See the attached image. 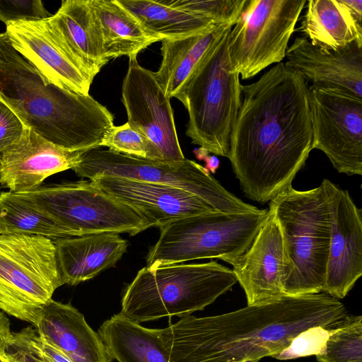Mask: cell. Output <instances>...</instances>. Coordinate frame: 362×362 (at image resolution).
Masks as SVG:
<instances>
[{"mask_svg": "<svg viewBox=\"0 0 362 362\" xmlns=\"http://www.w3.org/2000/svg\"><path fill=\"white\" fill-rule=\"evenodd\" d=\"M241 88L228 158L245 197L264 204L292 186L313 150L308 83L280 62Z\"/></svg>", "mask_w": 362, "mask_h": 362, "instance_id": "obj_1", "label": "cell"}, {"mask_svg": "<svg viewBox=\"0 0 362 362\" xmlns=\"http://www.w3.org/2000/svg\"><path fill=\"white\" fill-rule=\"evenodd\" d=\"M349 314L326 293L281 297L228 313L181 317L158 329L170 362H259L315 327H335Z\"/></svg>", "mask_w": 362, "mask_h": 362, "instance_id": "obj_2", "label": "cell"}, {"mask_svg": "<svg viewBox=\"0 0 362 362\" xmlns=\"http://www.w3.org/2000/svg\"><path fill=\"white\" fill-rule=\"evenodd\" d=\"M0 100L30 129L54 145L72 151L100 147L114 126V115L90 95L49 81L0 33Z\"/></svg>", "mask_w": 362, "mask_h": 362, "instance_id": "obj_3", "label": "cell"}, {"mask_svg": "<svg viewBox=\"0 0 362 362\" xmlns=\"http://www.w3.org/2000/svg\"><path fill=\"white\" fill-rule=\"evenodd\" d=\"M337 186L324 179L304 191L293 187L269 202L282 235L284 295L323 291L331 241L332 204Z\"/></svg>", "mask_w": 362, "mask_h": 362, "instance_id": "obj_4", "label": "cell"}, {"mask_svg": "<svg viewBox=\"0 0 362 362\" xmlns=\"http://www.w3.org/2000/svg\"><path fill=\"white\" fill-rule=\"evenodd\" d=\"M236 282L232 269L216 261L145 267L125 288L119 314L136 323L182 317L204 310Z\"/></svg>", "mask_w": 362, "mask_h": 362, "instance_id": "obj_5", "label": "cell"}, {"mask_svg": "<svg viewBox=\"0 0 362 362\" xmlns=\"http://www.w3.org/2000/svg\"><path fill=\"white\" fill-rule=\"evenodd\" d=\"M231 28L211 47L175 96L188 112L185 133L192 143L227 158L242 103L240 75L231 71L228 54Z\"/></svg>", "mask_w": 362, "mask_h": 362, "instance_id": "obj_6", "label": "cell"}, {"mask_svg": "<svg viewBox=\"0 0 362 362\" xmlns=\"http://www.w3.org/2000/svg\"><path fill=\"white\" fill-rule=\"evenodd\" d=\"M268 209L254 212L213 211L177 219L160 228L146 255V267L218 259L230 264L250 247Z\"/></svg>", "mask_w": 362, "mask_h": 362, "instance_id": "obj_7", "label": "cell"}, {"mask_svg": "<svg viewBox=\"0 0 362 362\" xmlns=\"http://www.w3.org/2000/svg\"><path fill=\"white\" fill-rule=\"evenodd\" d=\"M62 285L52 239L0 234V310L35 327Z\"/></svg>", "mask_w": 362, "mask_h": 362, "instance_id": "obj_8", "label": "cell"}, {"mask_svg": "<svg viewBox=\"0 0 362 362\" xmlns=\"http://www.w3.org/2000/svg\"><path fill=\"white\" fill-rule=\"evenodd\" d=\"M70 235L123 233L135 235L151 226L135 209L109 196L90 180L42 185L16 193Z\"/></svg>", "mask_w": 362, "mask_h": 362, "instance_id": "obj_9", "label": "cell"}, {"mask_svg": "<svg viewBox=\"0 0 362 362\" xmlns=\"http://www.w3.org/2000/svg\"><path fill=\"white\" fill-rule=\"evenodd\" d=\"M72 170L89 180L111 176L177 187L199 197L221 212H254L248 204L225 189L202 165L185 158L170 162L136 158L98 148L86 151Z\"/></svg>", "mask_w": 362, "mask_h": 362, "instance_id": "obj_10", "label": "cell"}, {"mask_svg": "<svg viewBox=\"0 0 362 362\" xmlns=\"http://www.w3.org/2000/svg\"><path fill=\"white\" fill-rule=\"evenodd\" d=\"M305 0H247L228 36L231 71L246 80L286 57Z\"/></svg>", "mask_w": 362, "mask_h": 362, "instance_id": "obj_11", "label": "cell"}, {"mask_svg": "<svg viewBox=\"0 0 362 362\" xmlns=\"http://www.w3.org/2000/svg\"><path fill=\"white\" fill-rule=\"evenodd\" d=\"M313 149L348 175H362V100L346 93L309 86Z\"/></svg>", "mask_w": 362, "mask_h": 362, "instance_id": "obj_12", "label": "cell"}, {"mask_svg": "<svg viewBox=\"0 0 362 362\" xmlns=\"http://www.w3.org/2000/svg\"><path fill=\"white\" fill-rule=\"evenodd\" d=\"M136 57H129L122 86L127 122L153 144L162 160H183L170 99L156 81L153 71L141 66Z\"/></svg>", "mask_w": 362, "mask_h": 362, "instance_id": "obj_13", "label": "cell"}, {"mask_svg": "<svg viewBox=\"0 0 362 362\" xmlns=\"http://www.w3.org/2000/svg\"><path fill=\"white\" fill-rule=\"evenodd\" d=\"M48 18L6 23L12 46L54 85L89 95L93 80L67 49Z\"/></svg>", "mask_w": 362, "mask_h": 362, "instance_id": "obj_14", "label": "cell"}, {"mask_svg": "<svg viewBox=\"0 0 362 362\" xmlns=\"http://www.w3.org/2000/svg\"><path fill=\"white\" fill-rule=\"evenodd\" d=\"M90 181L135 209L151 227L160 228L180 218L216 211L192 193L170 185L111 176H99Z\"/></svg>", "mask_w": 362, "mask_h": 362, "instance_id": "obj_15", "label": "cell"}, {"mask_svg": "<svg viewBox=\"0 0 362 362\" xmlns=\"http://www.w3.org/2000/svg\"><path fill=\"white\" fill-rule=\"evenodd\" d=\"M232 266L236 280L245 293L247 305L284 295L286 259L283 239L271 207L250 247Z\"/></svg>", "mask_w": 362, "mask_h": 362, "instance_id": "obj_16", "label": "cell"}, {"mask_svg": "<svg viewBox=\"0 0 362 362\" xmlns=\"http://www.w3.org/2000/svg\"><path fill=\"white\" fill-rule=\"evenodd\" d=\"M84 152L60 148L25 127L0 154L1 187L13 193L35 189L49 176L74 168Z\"/></svg>", "mask_w": 362, "mask_h": 362, "instance_id": "obj_17", "label": "cell"}, {"mask_svg": "<svg viewBox=\"0 0 362 362\" xmlns=\"http://www.w3.org/2000/svg\"><path fill=\"white\" fill-rule=\"evenodd\" d=\"M362 275V212L338 187L332 204L331 241L324 293L344 298Z\"/></svg>", "mask_w": 362, "mask_h": 362, "instance_id": "obj_18", "label": "cell"}, {"mask_svg": "<svg viewBox=\"0 0 362 362\" xmlns=\"http://www.w3.org/2000/svg\"><path fill=\"white\" fill-rule=\"evenodd\" d=\"M286 67L312 86L346 93L362 100V42L354 41L337 51H325L304 36L288 47Z\"/></svg>", "mask_w": 362, "mask_h": 362, "instance_id": "obj_19", "label": "cell"}, {"mask_svg": "<svg viewBox=\"0 0 362 362\" xmlns=\"http://www.w3.org/2000/svg\"><path fill=\"white\" fill-rule=\"evenodd\" d=\"M39 337L73 362H112L114 360L98 333L71 304L50 300L42 308L34 327Z\"/></svg>", "mask_w": 362, "mask_h": 362, "instance_id": "obj_20", "label": "cell"}, {"mask_svg": "<svg viewBox=\"0 0 362 362\" xmlns=\"http://www.w3.org/2000/svg\"><path fill=\"white\" fill-rule=\"evenodd\" d=\"M63 284L77 285L113 267L128 243L117 233H95L52 240Z\"/></svg>", "mask_w": 362, "mask_h": 362, "instance_id": "obj_21", "label": "cell"}, {"mask_svg": "<svg viewBox=\"0 0 362 362\" xmlns=\"http://www.w3.org/2000/svg\"><path fill=\"white\" fill-rule=\"evenodd\" d=\"M296 30L325 51L362 42V0H310Z\"/></svg>", "mask_w": 362, "mask_h": 362, "instance_id": "obj_22", "label": "cell"}, {"mask_svg": "<svg viewBox=\"0 0 362 362\" xmlns=\"http://www.w3.org/2000/svg\"><path fill=\"white\" fill-rule=\"evenodd\" d=\"M62 41L93 80L107 59L98 19L89 0H65L48 18Z\"/></svg>", "mask_w": 362, "mask_h": 362, "instance_id": "obj_23", "label": "cell"}, {"mask_svg": "<svg viewBox=\"0 0 362 362\" xmlns=\"http://www.w3.org/2000/svg\"><path fill=\"white\" fill-rule=\"evenodd\" d=\"M232 26L218 24L206 30L177 38H164L156 81L168 98H175L211 47Z\"/></svg>", "mask_w": 362, "mask_h": 362, "instance_id": "obj_24", "label": "cell"}, {"mask_svg": "<svg viewBox=\"0 0 362 362\" xmlns=\"http://www.w3.org/2000/svg\"><path fill=\"white\" fill-rule=\"evenodd\" d=\"M98 334L118 362H170L158 329L142 327L119 313L105 321Z\"/></svg>", "mask_w": 362, "mask_h": 362, "instance_id": "obj_25", "label": "cell"}, {"mask_svg": "<svg viewBox=\"0 0 362 362\" xmlns=\"http://www.w3.org/2000/svg\"><path fill=\"white\" fill-rule=\"evenodd\" d=\"M132 14L145 32L160 41L210 29L218 24L211 19L173 8L165 0H117Z\"/></svg>", "mask_w": 362, "mask_h": 362, "instance_id": "obj_26", "label": "cell"}, {"mask_svg": "<svg viewBox=\"0 0 362 362\" xmlns=\"http://www.w3.org/2000/svg\"><path fill=\"white\" fill-rule=\"evenodd\" d=\"M98 19L105 56L111 59L137 56L144 49L158 42L143 29L137 20L117 0H89Z\"/></svg>", "mask_w": 362, "mask_h": 362, "instance_id": "obj_27", "label": "cell"}, {"mask_svg": "<svg viewBox=\"0 0 362 362\" xmlns=\"http://www.w3.org/2000/svg\"><path fill=\"white\" fill-rule=\"evenodd\" d=\"M0 234L39 235L52 240L72 237L47 214L16 193H0Z\"/></svg>", "mask_w": 362, "mask_h": 362, "instance_id": "obj_28", "label": "cell"}, {"mask_svg": "<svg viewBox=\"0 0 362 362\" xmlns=\"http://www.w3.org/2000/svg\"><path fill=\"white\" fill-rule=\"evenodd\" d=\"M315 356L317 362H362V317L349 315Z\"/></svg>", "mask_w": 362, "mask_h": 362, "instance_id": "obj_29", "label": "cell"}, {"mask_svg": "<svg viewBox=\"0 0 362 362\" xmlns=\"http://www.w3.org/2000/svg\"><path fill=\"white\" fill-rule=\"evenodd\" d=\"M136 158L162 160L153 144L141 133L132 128L128 122L113 126L103 139L100 147Z\"/></svg>", "mask_w": 362, "mask_h": 362, "instance_id": "obj_30", "label": "cell"}, {"mask_svg": "<svg viewBox=\"0 0 362 362\" xmlns=\"http://www.w3.org/2000/svg\"><path fill=\"white\" fill-rule=\"evenodd\" d=\"M169 6L233 26L247 0H165Z\"/></svg>", "mask_w": 362, "mask_h": 362, "instance_id": "obj_31", "label": "cell"}, {"mask_svg": "<svg viewBox=\"0 0 362 362\" xmlns=\"http://www.w3.org/2000/svg\"><path fill=\"white\" fill-rule=\"evenodd\" d=\"M337 326H315L308 328L298 334L288 347L273 357L279 360H288L317 356L322 351L327 338Z\"/></svg>", "mask_w": 362, "mask_h": 362, "instance_id": "obj_32", "label": "cell"}, {"mask_svg": "<svg viewBox=\"0 0 362 362\" xmlns=\"http://www.w3.org/2000/svg\"><path fill=\"white\" fill-rule=\"evenodd\" d=\"M52 16L40 0H0V21L6 24L18 21H40Z\"/></svg>", "mask_w": 362, "mask_h": 362, "instance_id": "obj_33", "label": "cell"}, {"mask_svg": "<svg viewBox=\"0 0 362 362\" xmlns=\"http://www.w3.org/2000/svg\"><path fill=\"white\" fill-rule=\"evenodd\" d=\"M18 332L39 362H73L61 351L42 340L33 326Z\"/></svg>", "mask_w": 362, "mask_h": 362, "instance_id": "obj_34", "label": "cell"}, {"mask_svg": "<svg viewBox=\"0 0 362 362\" xmlns=\"http://www.w3.org/2000/svg\"><path fill=\"white\" fill-rule=\"evenodd\" d=\"M25 127L18 117L0 100V154L21 137Z\"/></svg>", "mask_w": 362, "mask_h": 362, "instance_id": "obj_35", "label": "cell"}, {"mask_svg": "<svg viewBox=\"0 0 362 362\" xmlns=\"http://www.w3.org/2000/svg\"><path fill=\"white\" fill-rule=\"evenodd\" d=\"M6 351L20 362H39L18 332H13L12 339Z\"/></svg>", "mask_w": 362, "mask_h": 362, "instance_id": "obj_36", "label": "cell"}, {"mask_svg": "<svg viewBox=\"0 0 362 362\" xmlns=\"http://www.w3.org/2000/svg\"><path fill=\"white\" fill-rule=\"evenodd\" d=\"M12 336L10 321L4 312L0 311V353L6 350Z\"/></svg>", "mask_w": 362, "mask_h": 362, "instance_id": "obj_37", "label": "cell"}, {"mask_svg": "<svg viewBox=\"0 0 362 362\" xmlns=\"http://www.w3.org/2000/svg\"><path fill=\"white\" fill-rule=\"evenodd\" d=\"M194 153L198 160H204L206 163L205 168L212 173H215L219 168L220 161L216 156H209V152L199 147L194 150Z\"/></svg>", "mask_w": 362, "mask_h": 362, "instance_id": "obj_38", "label": "cell"}, {"mask_svg": "<svg viewBox=\"0 0 362 362\" xmlns=\"http://www.w3.org/2000/svg\"><path fill=\"white\" fill-rule=\"evenodd\" d=\"M0 362H20L6 351L0 353Z\"/></svg>", "mask_w": 362, "mask_h": 362, "instance_id": "obj_39", "label": "cell"}]
</instances>
